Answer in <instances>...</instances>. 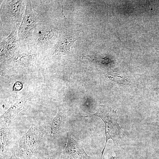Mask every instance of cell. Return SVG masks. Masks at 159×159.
Segmentation results:
<instances>
[{
	"instance_id": "obj_8",
	"label": "cell",
	"mask_w": 159,
	"mask_h": 159,
	"mask_svg": "<svg viewBox=\"0 0 159 159\" xmlns=\"http://www.w3.org/2000/svg\"><path fill=\"white\" fill-rule=\"evenodd\" d=\"M76 40L73 36L67 35L64 33H60L52 55L54 56L67 53L70 51V47Z\"/></svg>"
},
{
	"instance_id": "obj_5",
	"label": "cell",
	"mask_w": 159,
	"mask_h": 159,
	"mask_svg": "<svg viewBox=\"0 0 159 159\" xmlns=\"http://www.w3.org/2000/svg\"><path fill=\"white\" fill-rule=\"evenodd\" d=\"M39 129L35 125H32L19 142L22 153L28 158L34 155L37 151L41 138Z\"/></svg>"
},
{
	"instance_id": "obj_4",
	"label": "cell",
	"mask_w": 159,
	"mask_h": 159,
	"mask_svg": "<svg viewBox=\"0 0 159 159\" xmlns=\"http://www.w3.org/2000/svg\"><path fill=\"white\" fill-rule=\"evenodd\" d=\"M39 22L33 10L31 0H26L24 14L19 25L16 29L20 46L27 45L32 43L33 32Z\"/></svg>"
},
{
	"instance_id": "obj_14",
	"label": "cell",
	"mask_w": 159,
	"mask_h": 159,
	"mask_svg": "<svg viewBox=\"0 0 159 159\" xmlns=\"http://www.w3.org/2000/svg\"><path fill=\"white\" fill-rule=\"evenodd\" d=\"M109 159H120L117 153L115 151H113L110 153Z\"/></svg>"
},
{
	"instance_id": "obj_7",
	"label": "cell",
	"mask_w": 159,
	"mask_h": 159,
	"mask_svg": "<svg viewBox=\"0 0 159 159\" xmlns=\"http://www.w3.org/2000/svg\"><path fill=\"white\" fill-rule=\"evenodd\" d=\"M0 41L1 58L9 57L14 54L20 47L16 28L14 29L8 36Z\"/></svg>"
},
{
	"instance_id": "obj_15",
	"label": "cell",
	"mask_w": 159,
	"mask_h": 159,
	"mask_svg": "<svg viewBox=\"0 0 159 159\" xmlns=\"http://www.w3.org/2000/svg\"><path fill=\"white\" fill-rule=\"evenodd\" d=\"M7 159H21L17 157L14 152L11 155V156L8 158Z\"/></svg>"
},
{
	"instance_id": "obj_2",
	"label": "cell",
	"mask_w": 159,
	"mask_h": 159,
	"mask_svg": "<svg viewBox=\"0 0 159 159\" xmlns=\"http://www.w3.org/2000/svg\"><path fill=\"white\" fill-rule=\"evenodd\" d=\"M85 116L98 117L104 123L106 142L101 152L100 159H102L108 140L111 139L115 144L119 143L125 133L117 122L116 110L106 105H100L96 113Z\"/></svg>"
},
{
	"instance_id": "obj_6",
	"label": "cell",
	"mask_w": 159,
	"mask_h": 159,
	"mask_svg": "<svg viewBox=\"0 0 159 159\" xmlns=\"http://www.w3.org/2000/svg\"><path fill=\"white\" fill-rule=\"evenodd\" d=\"M67 142L61 155V159H96L85 152L82 142L67 133Z\"/></svg>"
},
{
	"instance_id": "obj_12",
	"label": "cell",
	"mask_w": 159,
	"mask_h": 159,
	"mask_svg": "<svg viewBox=\"0 0 159 159\" xmlns=\"http://www.w3.org/2000/svg\"><path fill=\"white\" fill-rule=\"evenodd\" d=\"M60 156L58 154H49L42 156L40 159H59Z\"/></svg>"
},
{
	"instance_id": "obj_3",
	"label": "cell",
	"mask_w": 159,
	"mask_h": 159,
	"mask_svg": "<svg viewBox=\"0 0 159 159\" xmlns=\"http://www.w3.org/2000/svg\"><path fill=\"white\" fill-rule=\"evenodd\" d=\"M58 34L56 28L40 22L34 30L31 43L39 53H46L56 44Z\"/></svg>"
},
{
	"instance_id": "obj_10",
	"label": "cell",
	"mask_w": 159,
	"mask_h": 159,
	"mask_svg": "<svg viewBox=\"0 0 159 159\" xmlns=\"http://www.w3.org/2000/svg\"><path fill=\"white\" fill-rule=\"evenodd\" d=\"M63 116L61 112H59L51 120L49 127L50 136L55 137L58 134L62 123Z\"/></svg>"
},
{
	"instance_id": "obj_11",
	"label": "cell",
	"mask_w": 159,
	"mask_h": 159,
	"mask_svg": "<svg viewBox=\"0 0 159 159\" xmlns=\"http://www.w3.org/2000/svg\"><path fill=\"white\" fill-rule=\"evenodd\" d=\"M0 148L1 152L4 151L8 140L9 131L8 127H2L0 129Z\"/></svg>"
},
{
	"instance_id": "obj_9",
	"label": "cell",
	"mask_w": 159,
	"mask_h": 159,
	"mask_svg": "<svg viewBox=\"0 0 159 159\" xmlns=\"http://www.w3.org/2000/svg\"><path fill=\"white\" fill-rule=\"evenodd\" d=\"M24 102L20 100L12 105L1 117L5 127H8L11 121L23 109Z\"/></svg>"
},
{
	"instance_id": "obj_1",
	"label": "cell",
	"mask_w": 159,
	"mask_h": 159,
	"mask_svg": "<svg viewBox=\"0 0 159 159\" xmlns=\"http://www.w3.org/2000/svg\"><path fill=\"white\" fill-rule=\"evenodd\" d=\"M0 27L8 36L19 25L24 14L26 0H0Z\"/></svg>"
},
{
	"instance_id": "obj_13",
	"label": "cell",
	"mask_w": 159,
	"mask_h": 159,
	"mask_svg": "<svg viewBox=\"0 0 159 159\" xmlns=\"http://www.w3.org/2000/svg\"><path fill=\"white\" fill-rule=\"evenodd\" d=\"M23 87V84L20 82H16L14 85L13 87V90L15 91H19L21 90Z\"/></svg>"
}]
</instances>
